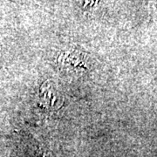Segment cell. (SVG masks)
Returning <instances> with one entry per match:
<instances>
[{
    "label": "cell",
    "instance_id": "6da1fadb",
    "mask_svg": "<svg viewBox=\"0 0 157 157\" xmlns=\"http://www.w3.org/2000/svg\"><path fill=\"white\" fill-rule=\"evenodd\" d=\"M59 69L67 75L78 77L86 73L90 67L88 55L76 47H68L60 52L57 58Z\"/></svg>",
    "mask_w": 157,
    "mask_h": 157
}]
</instances>
